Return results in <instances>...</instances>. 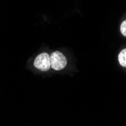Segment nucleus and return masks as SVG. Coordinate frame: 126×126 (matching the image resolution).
<instances>
[{
    "instance_id": "2",
    "label": "nucleus",
    "mask_w": 126,
    "mask_h": 126,
    "mask_svg": "<svg viewBox=\"0 0 126 126\" xmlns=\"http://www.w3.org/2000/svg\"><path fill=\"white\" fill-rule=\"evenodd\" d=\"M34 66L38 70L42 71L48 70L51 64H50V56L47 53H42L39 54L35 61H34Z\"/></svg>"
},
{
    "instance_id": "3",
    "label": "nucleus",
    "mask_w": 126,
    "mask_h": 126,
    "mask_svg": "<svg viewBox=\"0 0 126 126\" xmlns=\"http://www.w3.org/2000/svg\"><path fill=\"white\" fill-rule=\"evenodd\" d=\"M119 62L121 66L126 67V48L122 50L119 54Z\"/></svg>"
},
{
    "instance_id": "1",
    "label": "nucleus",
    "mask_w": 126,
    "mask_h": 126,
    "mask_svg": "<svg viewBox=\"0 0 126 126\" xmlns=\"http://www.w3.org/2000/svg\"><path fill=\"white\" fill-rule=\"evenodd\" d=\"M50 64L54 70H61L66 66L67 61L61 52L54 51L50 55Z\"/></svg>"
},
{
    "instance_id": "4",
    "label": "nucleus",
    "mask_w": 126,
    "mask_h": 126,
    "mask_svg": "<svg viewBox=\"0 0 126 126\" xmlns=\"http://www.w3.org/2000/svg\"><path fill=\"white\" fill-rule=\"evenodd\" d=\"M120 30L124 36H126V20L123 21L120 27Z\"/></svg>"
}]
</instances>
